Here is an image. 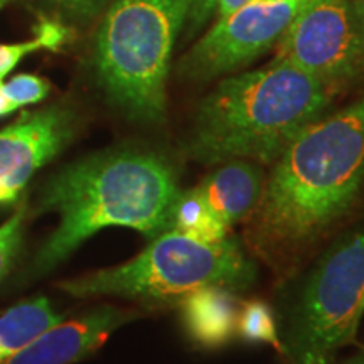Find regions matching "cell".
I'll list each match as a JSON object with an SVG mask.
<instances>
[{"label": "cell", "instance_id": "6da1fadb", "mask_svg": "<svg viewBox=\"0 0 364 364\" xmlns=\"http://www.w3.org/2000/svg\"><path fill=\"white\" fill-rule=\"evenodd\" d=\"M364 184V97L307 125L275 161L250 236L287 257L316 241L353 206Z\"/></svg>", "mask_w": 364, "mask_h": 364}, {"label": "cell", "instance_id": "7a4b0ae2", "mask_svg": "<svg viewBox=\"0 0 364 364\" xmlns=\"http://www.w3.org/2000/svg\"><path fill=\"white\" fill-rule=\"evenodd\" d=\"M179 194L171 162L149 150H112L70 164L41 189L36 211L58 213L59 225L34 257L33 273L51 272L103 228H132L150 240L171 231Z\"/></svg>", "mask_w": 364, "mask_h": 364}, {"label": "cell", "instance_id": "3957f363", "mask_svg": "<svg viewBox=\"0 0 364 364\" xmlns=\"http://www.w3.org/2000/svg\"><path fill=\"white\" fill-rule=\"evenodd\" d=\"M331 86L289 63L225 78L196 110L188 152L203 164L275 162L322 117Z\"/></svg>", "mask_w": 364, "mask_h": 364}, {"label": "cell", "instance_id": "277c9868", "mask_svg": "<svg viewBox=\"0 0 364 364\" xmlns=\"http://www.w3.org/2000/svg\"><path fill=\"white\" fill-rule=\"evenodd\" d=\"M188 0H113L95 39V71L108 100L132 120H166L172 49Z\"/></svg>", "mask_w": 364, "mask_h": 364}, {"label": "cell", "instance_id": "5b68a950", "mask_svg": "<svg viewBox=\"0 0 364 364\" xmlns=\"http://www.w3.org/2000/svg\"><path fill=\"white\" fill-rule=\"evenodd\" d=\"M255 265L235 238L206 243L166 231L134 260L59 284L63 292L86 299L120 295L140 302H177L203 287L248 289Z\"/></svg>", "mask_w": 364, "mask_h": 364}, {"label": "cell", "instance_id": "8992f818", "mask_svg": "<svg viewBox=\"0 0 364 364\" xmlns=\"http://www.w3.org/2000/svg\"><path fill=\"white\" fill-rule=\"evenodd\" d=\"M364 314V233L336 245L304 285L290 329L294 364H327L356 338Z\"/></svg>", "mask_w": 364, "mask_h": 364}, {"label": "cell", "instance_id": "52a82bcc", "mask_svg": "<svg viewBox=\"0 0 364 364\" xmlns=\"http://www.w3.org/2000/svg\"><path fill=\"white\" fill-rule=\"evenodd\" d=\"M277 61L334 86L364 70V16L353 0H307L277 43Z\"/></svg>", "mask_w": 364, "mask_h": 364}, {"label": "cell", "instance_id": "ba28073f", "mask_svg": "<svg viewBox=\"0 0 364 364\" xmlns=\"http://www.w3.org/2000/svg\"><path fill=\"white\" fill-rule=\"evenodd\" d=\"M307 0H252L218 19L189 49L177 75L191 81H209L240 70L277 46Z\"/></svg>", "mask_w": 364, "mask_h": 364}, {"label": "cell", "instance_id": "9c48e42d", "mask_svg": "<svg viewBox=\"0 0 364 364\" xmlns=\"http://www.w3.org/2000/svg\"><path fill=\"white\" fill-rule=\"evenodd\" d=\"M78 118L68 105L24 112L0 130V206L19 201L26 186L75 139Z\"/></svg>", "mask_w": 364, "mask_h": 364}, {"label": "cell", "instance_id": "30bf717a", "mask_svg": "<svg viewBox=\"0 0 364 364\" xmlns=\"http://www.w3.org/2000/svg\"><path fill=\"white\" fill-rule=\"evenodd\" d=\"M132 312L103 306L49 327L0 364H75L98 351Z\"/></svg>", "mask_w": 364, "mask_h": 364}, {"label": "cell", "instance_id": "8fae6325", "mask_svg": "<svg viewBox=\"0 0 364 364\" xmlns=\"http://www.w3.org/2000/svg\"><path fill=\"white\" fill-rule=\"evenodd\" d=\"M265 177L252 161L223 162L198 186L220 220L230 228L252 216L265 189Z\"/></svg>", "mask_w": 364, "mask_h": 364}, {"label": "cell", "instance_id": "7c38bea8", "mask_svg": "<svg viewBox=\"0 0 364 364\" xmlns=\"http://www.w3.org/2000/svg\"><path fill=\"white\" fill-rule=\"evenodd\" d=\"M182 321L198 344L218 348L233 338L238 326V300L225 287H203L181 300Z\"/></svg>", "mask_w": 364, "mask_h": 364}, {"label": "cell", "instance_id": "4fadbf2b", "mask_svg": "<svg viewBox=\"0 0 364 364\" xmlns=\"http://www.w3.org/2000/svg\"><path fill=\"white\" fill-rule=\"evenodd\" d=\"M65 321L46 297L17 304L0 312V363L49 327Z\"/></svg>", "mask_w": 364, "mask_h": 364}, {"label": "cell", "instance_id": "5bb4252c", "mask_svg": "<svg viewBox=\"0 0 364 364\" xmlns=\"http://www.w3.org/2000/svg\"><path fill=\"white\" fill-rule=\"evenodd\" d=\"M228 228L215 209L209 206L204 194L198 188L184 191L176 201L171 231H177L191 238L216 243L228 236Z\"/></svg>", "mask_w": 364, "mask_h": 364}, {"label": "cell", "instance_id": "9a60e30c", "mask_svg": "<svg viewBox=\"0 0 364 364\" xmlns=\"http://www.w3.org/2000/svg\"><path fill=\"white\" fill-rule=\"evenodd\" d=\"M71 31L65 24L54 19H41L34 27V39L17 44H0V81L21 63L27 54L49 49L58 51L63 44L68 43Z\"/></svg>", "mask_w": 364, "mask_h": 364}, {"label": "cell", "instance_id": "2e32d148", "mask_svg": "<svg viewBox=\"0 0 364 364\" xmlns=\"http://www.w3.org/2000/svg\"><path fill=\"white\" fill-rule=\"evenodd\" d=\"M236 331L250 343H267L280 348L275 318L270 307L263 302H248L238 316Z\"/></svg>", "mask_w": 364, "mask_h": 364}, {"label": "cell", "instance_id": "e0dca14e", "mask_svg": "<svg viewBox=\"0 0 364 364\" xmlns=\"http://www.w3.org/2000/svg\"><path fill=\"white\" fill-rule=\"evenodd\" d=\"M27 218V204L22 203L17 211L0 226V280L11 270L14 258L19 252L24 235V221Z\"/></svg>", "mask_w": 364, "mask_h": 364}, {"label": "cell", "instance_id": "ac0fdd59", "mask_svg": "<svg viewBox=\"0 0 364 364\" xmlns=\"http://www.w3.org/2000/svg\"><path fill=\"white\" fill-rule=\"evenodd\" d=\"M4 91L19 110L22 107L43 102L51 91V85H49L48 80L41 78L38 75L22 73V75L14 76L7 83H4Z\"/></svg>", "mask_w": 364, "mask_h": 364}, {"label": "cell", "instance_id": "d6986e66", "mask_svg": "<svg viewBox=\"0 0 364 364\" xmlns=\"http://www.w3.org/2000/svg\"><path fill=\"white\" fill-rule=\"evenodd\" d=\"M63 19L90 22L107 7L108 0H43Z\"/></svg>", "mask_w": 364, "mask_h": 364}, {"label": "cell", "instance_id": "ffe728a7", "mask_svg": "<svg viewBox=\"0 0 364 364\" xmlns=\"http://www.w3.org/2000/svg\"><path fill=\"white\" fill-rule=\"evenodd\" d=\"M216 0H188V19L191 27L198 29L215 14Z\"/></svg>", "mask_w": 364, "mask_h": 364}, {"label": "cell", "instance_id": "44dd1931", "mask_svg": "<svg viewBox=\"0 0 364 364\" xmlns=\"http://www.w3.org/2000/svg\"><path fill=\"white\" fill-rule=\"evenodd\" d=\"M250 2H252V0H216L215 14H216L218 19H223V17L230 16V14L236 12L238 9L245 7Z\"/></svg>", "mask_w": 364, "mask_h": 364}, {"label": "cell", "instance_id": "7402d4cb", "mask_svg": "<svg viewBox=\"0 0 364 364\" xmlns=\"http://www.w3.org/2000/svg\"><path fill=\"white\" fill-rule=\"evenodd\" d=\"M14 112H17V108L16 105L9 100L6 91H4V80H2L0 81V117H7Z\"/></svg>", "mask_w": 364, "mask_h": 364}, {"label": "cell", "instance_id": "603a6c76", "mask_svg": "<svg viewBox=\"0 0 364 364\" xmlns=\"http://www.w3.org/2000/svg\"><path fill=\"white\" fill-rule=\"evenodd\" d=\"M9 2V0H0V9H2L4 6H6V4Z\"/></svg>", "mask_w": 364, "mask_h": 364}, {"label": "cell", "instance_id": "cb8c5ba5", "mask_svg": "<svg viewBox=\"0 0 364 364\" xmlns=\"http://www.w3.org/2000/svg\"><path fill=\"white\" fill-rule=\"evenodd\" d=\"M354 364H364V359H359V361H356Z\"/></svg>", "mask_w": 364, "mask_h": 364}]
</instances>
